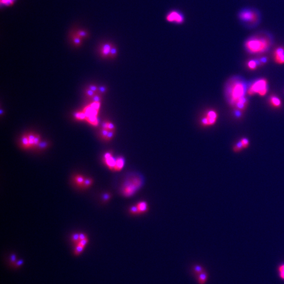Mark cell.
I'll list each match as a JSON object with an SVG mask.
<instances>
[{"instance_id": "cell-22", "label": "cell", "mask_w": 284, "mask_h": 284, "mask_svg": "<svg viewBox=\"0 0 284 284\" xmlns=\"http://www.w3.org/2000/svg\"><path fill=\"white\" fill-rule=\"evenodd\" d=\"M21 143H22V146L25 149H28L30 148V144H29V141H28V135H24L22 138L21 140Z\"/></svg>"}, {"instance_id": "cell-5", "label": "cell", "mask_w": 284, "mask_h": 284, "mask_svg": "<svg viewBox=\"0 0 284 284\" xmlns=\"http://www.w3.org/2000/svg\"><path fill=\"white\" fill-rule=\"evenodd\" d=\"M239 18L243 22L249 25L256 24L259 20L258 13L252 9H244L239 14Z\"/></svg>"}, {"instance_id": "cell-40", "label": "cell", "mask_w": 284, "mask_h": 284, "mask_svg": "<svg viewBox=\"0 0 284 284\" xmlns=\"http://www.w3.org/2000/svg\"><path fill=\"white\" fill-rule=\"evenodd\" d=\"M40 136L39 135H35V137L34 138V146H37L40 143Z\"/></svg>"}, {"instance_id": "cell-20", "label": "cell", "mask_w": 284, "mask_h": 284, "mask_svg": "<svg viewBox=\"0 0 284 284\" xmlns=\"http://www.w3.org/2000/svg\"><path fill=\"white\" fill-rule=\"evenodd\" d=\"M243 149H244L243 146V145H242L240 141L237 142L235 144L233 147V151L234 152L236 153L241 152Z\"/></svg>"}, {"instance_id": "cell-39", "label": "cell", "mask_w": 284, "mask_h": 284, "mask_svg": "<svg viewBox=\"0 0 284 284\" xmlns=\"http://www.w3.org/2000/svg\"><path fill=\"white\" fill-rule=\"evenodd\" d=\"M106 90H107L106 87H105V86H100V87H98V91H97V93L100 94H104V93H106Z\"/></svg>"}, {"instance_id": "cell-47", "label": "cell", "mask_w": 284, "mask_h": 284, "mask_svg": "<svg viewBox=\"0 0 284 284\" xmlns=\"http://www.w3.org/2000/svg\"><path fill=\"white\" fill-rule=\"evenodd\" d=\"M0 114H1V115H2V114H3V111L2 109H1L0 110Z\"/></svg>"}, {"instance_id": "cell-2", "label": "cell", "mask_w": 284, "mask_h": 284, "mask_svg": "<svg viewBox=\"0 0 284 284\" xmlns=\"http://www.w3.org/2000/svg\"><path fill=\"white\" fill-rule=\"evenodd\" d=\"M272 43V40L268 36L257 35L249 38L245 42V48L249 53L261 54L268 51Z\"/></svg>"}, {"instance_id": "cell-16", "label": "cell", "mask_w": 284, "mask_h": 284, "mask_svg": "<svg viewBox=\"0 0 284 284\" xmlns=\"http://www.w3.org/2000/svg\"><path fill=\"white\" fill-rule=\"evenodd\" d=\"M83 112L86 114V117H87L93 116H97L98 115L99 110H95V109L93 108L90 105H88L87 106L85 107L84 109L83 110Z\"/></svg>"}, {"instance_id": "cell-44", "label": "cell", "mask_w": 284, "mask_h": 284, "mask_svg": "<svg viewBox=\"0 0 284 284\" xmlns=\"http://www.w3.org/2000/svg\"><path fill=\"white\" fill-rule=\"evenodd\" d=\"M102 129H107L108 122H104L102 123Z\"/></svg>"}, {"instance_id": "cell-45", "label": "cell", "mask_w": 284, "mask_h": 284, "mask_svg": "<svg viewBox=\"0 0 284 284\" xmlns=\"http://www.w3.org/2000/svg\"><path fill=\"white\" fill-rule=\"evenodd\" d=\"M11 258V262L14 263L16 261V256L14 255H12Z\"/></svg>"}, {"instance_id": "cell-35", "label": "cell", "mask_w": 284, "mask_h": 284, "mask_svg": "<svg viewBox=\"0 0 284 284\" xmlns=\"http://www.w3.org/2000/svg\"><path fill=\"white\" fill-rule=\"evenodd\" d=\"M92 101L93 102H101L102 100L101 96L100 94H96L95 95L93 96L92 98H91Z\"/></svg>"}, {"instance_id": "cell-8", "label": "cell", "mask_w": 284, "mask_h": 284, "mask_svg": "<svg viewBox=\"0 0 284 284\" xmlns=\"http://www.w3.org/2000/svg\"><path fill=\"white\" fill-rule=\"evenodd\" d=\"M101 54L105 57H110L113 59L117 54V50L115 46L111 43H105L101 47Z\"/></svg>"}, {"instance_id": "cell-42", "label": "cell", "mask_w": 284, "mask_h": 284, "mask_svg": "<svg viewBox=\"0 0 284 284\" xmlns=\"http://www.w3.org/2000/svg\"><path fill=\"white\" fill-rule=\"evenodd\" d=\"M107 129L109 131L112 130H115V126L113 124L112 122H108V126H107Z\"/></svg>"}, {"instance_id": "cell-46", "label": "cell", "mask_w": 284, "mask_h": 284, "mask_svg": "<svg viewBox=\"0 0 284 284\" xmlns=\"http://www.w3.org/2000/svg\"><path fill=\"white\" fill-rule=\"evenodd\" d=\"M22 261H18V262L17 263V264H16V265H17V266H21V265L22 264Z\"/></svg>"}, {"instance_id": "cell-32", "label": "cell", "mask_w": 284, "mask_h": 284, "mask_svg": "<svg viewBox=\"0 0 284 284\" xmlns=\"http://www.w3.org/2000/svg\"><path fill=\"white\" fill-rule=\"evenodd\" d=\"M114 132H115V130H112V131H109L108 132V133L107 134V136L106 138H105V141H109L110 140H111L112 139L113 137H114Z\"/></svg>"}, {"instance_id": "cell-13", "label": "cell", "mask_w": 284, "mask_h": 284, "mask_svg": "<svg viewBox=\"0 0 284 284\" xmlns=\"http://www.w3.org/2000/svg\"><path fill=\"white\" fill-rule=\"evenodd\" d=\"M85 178H86V177H85L84 176H83V175H75L73 178V181L74 184L76 186H77L79 188L82 189L83 186V184L84 183L85 180Z\"/></svg>"}, {"instance_id": "cell-18", "label": "cell", "mask_w": 284, "mask_h": 284, "mask_svg": "<svg viewBox=\"0 0 284 284\" xmlns=\"http://www.w3.org/2000/svg\"><path fill=\"white\" fill-rule=\"evenodd\" d=\"M208 279V274L206 272H203L197 276V281L199 284H205Z\"/></svg>"}, {"instance_id": "cell-12", "label": "cell", "mask_w": 284, "mask_h": 284, "mask_svg": "<svg viewBox=\"0 0 284 284\" xmlns=\"http://www.w3.org/2000/svg\"><path fill=\"white\" fill-rule=\"evenodd\" d=\"M269 103L270 106L275 108H278L281 107L282 103L281 99L277 96L272 95L269 99Z\"/></svg>"}, {"instance_id": "cell-1", "label": "cell", "mask_w": 284, "mask_h": 284, "mask_svg": "<svg viewBox=\"0 0 284 284\" xmlns=\"http://www.w3.org/2000/svg\"><path fill=\"white\" fill-rule=\"evenodd\" d=\"M247 89L244 81L240 79H231L226 87V96L227 101L232 107L240 99L245 97Z\"/></svg>"}, {"instance_id": "cell-34", "label": "cell", "mask_w": 284, "mask_h": 284, "mask_svg": "<svg viewBox=\"0 0 284 284\" xmlns=\"http://www.w3.org/2000/svg\"><path fill=\"white\" fill-rule=\"evenodd\" d=\"M91 106L95 109V110H99L100 106H101V102H93L90 104Z\"/></svg>"}, {"instance_id": "cell-7", "label": "cell", "mask_w": 284, "mask_h": 284, "mask_svg": "<svg viewBox=\"0 0 284 284\" xmlns=\"http://www.w3.org/2000/svg\"><path fill=\"white\" fill-rule=\"evenodd\" d=\"M218 118V114L214 110H208L202 116L200 120V123L202 126L208 127L213 126L216 124Z\"/></svg>"}, {"instance_id": "cell-3", "label": "cell", "mask_w": 284, "mask_h": 284, "mask_svg": "<svg viewBox=\"0 0 284 284\" xmlns=\"http://www.w3.org/2000/svg\"><path fill=\"white\" fill-rule=\"evenodd\" d=\"M143 185V178L138 175H132L124 181L121 186V193L125 197L134 195Z\"/></svg>"}, {"instance_id": "cell-43", "label": "cell", "mask_w": 284, "mask_h": 284, "mask_svg": "<svg viewBox=\"0 0 284 284\" xmlns=\"http://www.w3.org/2000/svg\"><path fill=\"white\" fill-rule=\"evenodd\" d=\"M110 198H111L110 194L108 193H105L103 196V200H104V201H107L110 200Z\"/></svg>"}, {"instance_id": "cell-37", "label": "cell", "mask_w": 284, "mask_h": 284, "mask_svg": "<svg viewBox=\"0 0 284 284\" xmlns=\"http://www.w3.org/2000/svg\"><path fill=\"white\" fill-rule=\"evenodd\" d=\"M108 132H109V130H108V129H102L101 134L102 137L104 140H105V138H106Z\"/></svg>"}, {"instance_id": "cell-4", "label": "cell", "mask_w": 284, "mask_h": 284, "mask_svg": "<svg viewBox=\"0 0 284 284\" xmlns=\"http://www.w3.org/2000/svg\"><path fill=\"white\" fill-rule=\"evenodd\" d=\"M268 91V83L266 79L262 78L254 82L247 88V93L249 96L258 94L261 96L266 95Z\"/></svg>"}, {"instance_id": "cell-27", "label": "cell", "mask_w": 284, "mask_h": 284, "mask_svg": "<svg viewBox=\"0 0 284 284\" xmlns=\"http://www.w3.org/2000/svg\"><path fill=\"white\" fill-rule=\"evenodd\" d=\"M71 239H72V241L74 244H75V245L77 244L80 241L79 233H75L73 234L72 235Z\"/></svg>"}, {"instance_id": "cell-28", "label": "cell", "mask_w": 284, "mask_h": 284, "mask_svg": "<svg viewBox=\"0 0 284 284\" xmlns=\"http://www.w3.org/2000/svg\"><path fill=\"white\" fill-rule=\"evenodd\" d=\"M28 141H29V144L30 148L34 147V138L35 137V135L33 134H29L28 135Z\"/></svg>"}, {"instance_id": "cell-41", "label": "cell", "mask_w": 284, "mask_h": 284, "mask_svg": "<svg viewBox=\"0 0 284 284\" xmlns=\"http://www.w3.org/2000/svg\"><path fill=\"white\" fill-rule=\"evenodd\" d=\"M88 88L90 90H91L93 91V92H94L95 93H97L98 87H97L96 85H90L88 86Z\"/></svg>"}, {"instance_id": "cell-9", "label": "cell", "mask_w": 284, "mask_h": 284, "mask_svg": "<svg viewBox=\"0 0 284 284\" xmlns=\"http://www.w3.org/2000/svg\"><path fill=\"white\" fill-rule=\"evenodd\" d=\"M273 59L276 64H284V47L278 46L273 52Z\"/></svg>"}, {"instance_id": "cell-23", "label": "cell", "mask_w": 284, "mask_h": 284, "mask_svg": "<svg viewBox=\"0 0 284 284\" xmlns=\"http://www.w3.org/2000/svg\"><path fill=\"white\" fill-rule=\"evenodd\" d=\"M93 183V180H92V178H90V177H88V178H86V177L82 189H88L89 187H90L92 185Z\"/></svg>"}, {"instance_id": "cell-31", "label": "cell", "mask_w": 284, "mask_h": 284, "mask_svg": "<svg viewBox=\"0 0 284 284\" xmlns=\"http://www.w3.org/2000/svg\"><path fill=\"white\" fill-rule=\"evenodd\" d=\"M278 272L280 277L284 280V264L279 266Z\"/></svg>"}, {"instance_id": "cell-17", "label": "cell", "mask_w": 284, "mask_h": 284, "mask_svg": "<svg viewBox=\"0 0 284 284\" xmlns=\"http://www.w3.org/2000/svg\"><path fill=\"white\" fill-rule=\"evenodd\" d=\"M247 66L251 70H255L259 67L257 59H250L247 62Z\"/></svg>"}, {"instance_id": "cell-21", "label": "cell", "mask_w": 284, "mask_h": 284, "mask_svg": "<svg viewBox=\"0 0 284 284\" xmlns=\"http://www.w3.org/2000/svg\"><path fill=\"white\" fill-rule=\"evenodd\" d=\"M256 59L258 61L259 67L264 66L268 61V59L267 56H260V57H259L258 58H257Z\"/></svg>"}, {"instance_id": "cell-14", "label": "cell", "mask_w": 284, "mask_h": 284, "mask_svg": "<svg viewBox=\"0 0 284 284\" xmlns=\"http://www.w3.org/2000/svg\"><path fill=\"white\" fill-rule=\"evenodd\" d=\"M125 163V160L124 158L120 156L116 159L115 166L114 167V172H119L123 169Z\"/></svg>"}, {"instance_id": "cell-11", "label": "cell", "mask_w": 284, "mask_h": 284, "mask_svg": "<svg viewBox=\"0 0 284 284\" xmlns=\"http://www.w3.org/2000/svg\"><path fill=\"white\" fill-rule=\"evenodd\" d=\"M248 105V100L245 96L237 102L233 107H234V109H236L241 111L242 112H244L247 107Z\"/></svg>"}, {"instance_id": "cell-25", "label": "cell", "mask_w": 284, "mask_h": 284, "mask_svg": "<svg viewBox=\"0 0 284 284\" xmlns=\"http://www.w3.org/2000/svg\"><path fill=\"white\" fill-rule=\"evenodd\" d=\"M74 116H75V117L76 119L80 120H85L86 118V114H85V113L83 111V112H81L75 113L74 114Z\"/></svg>"}, {"instance_id": "cell-26", "label": "cell", "mask_w": 284, "mask_h": 284, "mask_svg": "<svg viewBox=\"0 0 284 284\" xmlns=\"http://www.w3.org/2000/svg\"><path fill=\"white\" fill-rule=\"evenodd\" d=\"M76 247H75V254L76 255H78L79 254L82 253L83 252V250H84V249L85 246H83L82 245H80L79 244H76Z\"/></svg>"}, {"instance_id": "cell-33", "label": "cell", "mask_w": 284, "mask_h": 284, "mask_svg": "<svg viewBox=\"0 0 284 284\" xmlns=\"http://www.w3.org/2000/svg\"><path fill=\"white\" fill-rule=\"evenodd\" d=\"M15 0H1V6H9L13 4Z\"/></svg>"}, {"instance_id": "cell-15", "label": "cell", "mask_w": 284, "mask_h": 284, "mask_svg": "<svg viewBox=\"0 0 284 284\" xmlns=\"http://www.w3.org/2000/svg\"><path fill=\"white\" fill-rule=\"evenodd\" d=\"M136 205L137 206L139 214H144L149 209L148 204L145 201H141L138 202Z\"/></svg>"}, {"instance_id": "cell-29", "label": "cell", "mask_w": 284, "mask_h": 284, "mask_svg": "<svg viewBox=\"0 0 284 284\" xmlns=\"http://www.w3.org/2000/svg\"><path fill=\"white\" fill-rule=\"evenodd\" d=\"M242 143L244 149H247L249 145V141L247 138H242V139L240 140Z\"/></svg>"}, {"instance_id": "cell-38", "label": "cell", "mask_w": 284, "mask_h": 284, "mask_svg": "<svg viewBox=\"0 0 284 284\" xmlns=\"http://www.w3.org/2000/svg\"><path fill=\"white\" fill-rule=\"evenodd\" d=\"M48 143L47 142H41L39 144V145H37V147L39 149H45L46 147H47L48 146Z\"/></svg>"}, {"instance_id": "cell-6", "label": "cell", "mask_w": 284, "mask_h": 284, "mask_svg": "<svg viewBox=\"0 0 284 284\" xmlns=\"http://www.w3.org/2000/svg\"><path fill=\"white\" fill-rule=\"evenodd\" d=\"M165 18L166 22L176 25H182L186 21L185 14L183 12L177 9L169 11L165 15Z\"/></svg>"}, {"instance_id": "cell-36", "label": "cell", "mask_w": 284, "mask_h": 284, "mask_svg": "<svg viewBox=\"0 0 284 284\" xmlns=\"http://www.w3.org/2000/svg\"><path fill=\"white\" fill-rule=\"evenodd\" d=\"M96 94V93L93 92V91L91 90L89 88H88L86 90V94L88 97L92 98L93 96L95 95Z\"/></svg>"}, {"instance_id": "cell-30", "label": "cell", "mask_w": 284, "mask_h": 284, "mask_svg": "<svg viewBox=\"0 0 284 284\" xmlns=\"http://www.w3.org/2000/svg\"><path fill=\"white\" fill-rule=\"evenodd\" d=\"M129 211L130 214H132V215H139L140 214L138 211L137 206L136 205L131 206L129 209Z\"/></svg>"}, {"instance_id": "cell-19", "label": "cell", "mask_w": 284, "mask_h": 284, "mask_svg": "<svg viewBox=\"0 0 284 284\" xmlns=\"http://www.w3.org/2000/svg\"><path fill=\"white\" fill-rule=\"evenodd\" d=\"M85 120L88 123H90V124H92L94 126H97L99 124V121L97 116H89V117H87Z\"/></svg>"}, {"instance_id": "cell-10", "label": "cell", "mask_w": 284, "mask_h": 284, "mask_svg": "<svg viewBox=\"0 0 284 284\" xmlns=\"http://www.w3.org/2000/svg\"><path fill=\"white\" fill-rule=\"evenodd\" d=\"M116 159V158H114L112 154L110 152H106L104 154L103 156V162L107 168L110 169L111 171H114V167L115 166Z\"/></svg>"}, {"instance_id": "cell-24", "label": "cell", "mask_w": 284, "mask_h": 284, "mask_svg": "<svg viewBox=\"0 0 284 284\" xmlns=\"http://www.w3.org/2000/svg\"><path fill=\"white\" fill-rule=\"evenodd\" d=\"M193 270H194V274L196 275L197 276L200 275V274L202 273L203 272H204L203 267L202 266H200V265H196V266H195L194 267V268H193Z\"/></svg>"}]
</instances>
